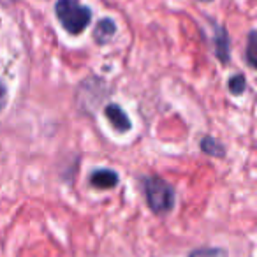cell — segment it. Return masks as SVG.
I'll use <instances>...</instances> for the list:
<instances>
[{
    "instance_id": "6da1fadb",
    "label": "cell",
    "mask_w": 257,
    "mask_h": 257,
    "mask_svg": "<svg viewBox=\"0 0 257 257\" xmlns=\"http://www.w3.org/2000/svg\"><path fill=\"white\" fill-rule=\"evenodd\" d=\"M55 15L62 29L71 36H79L88 29L92 22V11L79 0H57Z\"/></svg>"
},
{
    "instance_id": "7a4b0ae2",
    "label": "cell",
    "mask_w": 257,
    "mask_h": 257,
    "mask_svg": "<svg viewBox=\"0 0 257 257\" xmlns=\"http://www.w3.org/2000/svg\"><path fill=\"white\" fill-rule=\"evenodd\" d=\"M143 189L148 208L155 215L164 217V215L171 213L175 208V189L166 180L159 178V176H148L143 180Z\"/></svg>"
},
{
    "instance_id": "3957f363",
    "label": "cell",
    "mask_w": 257,
    "mask_h": 257,
    "mask_svg": "<svg viewBox=\"0 0 257 257\" xmlns=\"http://www.w3.org/2000/svg\"><path fill=\"white\" fill-rule=\"evenodd\" d=\"M104 116H106V120L109 121L111 127L120 134L128 133V131L133 128L131 118L127 116V113H125L118 104H107V106L104 107Z\"/></svg>"
},
{
    "instance_id": "277c9868",
    "label": "cell",
    "mask_w": 257,
    "mask_h": 257,
    "mask_svg": "<svg viewBox=\"0 0 257 257\" xmlns=\"http://www.w3.org/2000/svg\"><path fill=\"white\" fill-rule=\"evenodd\" d=\"M213 46H215V57L222 62V64H227L231 60V39H229V34L224 27L217 25L213 30Z\"/></svg>"
},
{
    "instance_id": "5b68a950",
    "label": "cell",
    "mask_w": 257,
    "mask_h": 257,
    "mask_svg": "<svg viewBox=\"0 0 257 257\" xmlns=\"http://www.w3.org/2000/svg\"><path fill=\"white\" fill-rule=\"evenodd\" d=\"M90 185L99 190H109L118 185V175L111 169H95L88 178Z\"/></svg>"
},
{
    "instance_id": "8992f818",
    "label": "cell",
    "mask_w": 257,
    "mask_h": 257,
    "mask_svg": "<svg viewBox=\"0 0 257 257\" xmlns=\"http://www.w3.org/2000/svg\"><path fill=\"white\" fill-rule=\"evenodd\" d=\"M116 34V23L111 18H102L93 29V39L97 44H107Z\"/></svg>"
},
{
    "instance_id": "52a82bcc",
    "label": "cell",
    "mask_w": 257,
    "mask_h": 257,
    "mask_svg": "<svg viewBox=\"0 0 257 257\" xmlns=\"http://www.w3.org/2000/svg\"><path fill=\"white\" fill-rule=\"evenodd\" d=\"M199 148L206 155H210V157H224V155H225V147H224V145H222L220 141L210 138V136H204L203 140H201Z\"/></svg>"
},
{
    "instance_id": "ba28073f",
    "label": "cell",
    "mask_w": 257,
    "mask_h": 257,
    "mask_svg": "<svg viewBox=\"0 0 257 257\" xmlns=\"http://www.w3.org/2000/svg\"><path fill=\"white\" fill-rule=\"evenodd\" d=\"M227 90L232 95H243V92L246 90V79L243 74H234L227 79Z\"/></svg>"
},
{
    "instance_id": "9c48e42d",
    "label": "cell",
    "mask_w": 257,
    "mask_h": 257,
    "mask_svg": "<svg viewBox=\"0 0 257 257\" xmlns=\"http://www.w3.org/2000/svg\"><path fill=\"white\" fill-rule=\"evenodd\" d=\"M187 257H227V252L218 246H203V248L192 250Z\"/></svg>"
},
{
    "instance_id": "30bf717a",
    "label": "cell",
    "mask_w": 257,
    "mask_h": 257,
    "mask_svg": "<svg viewBox=\"0 0 257 257\" xmlns=\"http://www.w3.org/2000/svg\"><path fill=\"white\" fill-rule=\"evenodd\" d=\"M253 44H255V32L248 34V41H246V62H248L250 67H255V62H253Z\"/></svg>"
},
{
    "instance_id": "8fae6325",
    "label": "cell",
    "mask_w": 257,
    "mask_h": 257,
    "mask_svg": "<svg viewBox=\"0 0 257 257\" xmlns=\"http://www.w3.org/2000/svg\"><path fill=\"white\" fill-rule=\"evenodd\" d=\"M6 106H8V88L0 79V113L6 109Z\"/></svg>"
},
{
    "instance_id": "7c38bea8",
    "label": "cell",
    "mask_w": 257,
    "mask_h": 257,
    "mask_svg": "<svg viewBox=\"0 0 257 257\" xmlns=\"http://www.w3.org/2000/svg\"><path fill=\"white\" fill-rule=\"evenodd\" d=\"M199 2H211V0H199Z\"/></svg>"
}]
</instances>
